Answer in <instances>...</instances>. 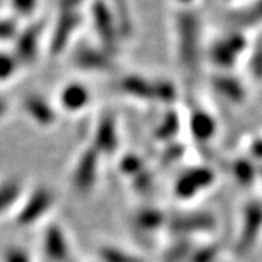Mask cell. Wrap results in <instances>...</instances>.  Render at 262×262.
I'll return each instance as SVG.
<instances>
[{
  "label": "cell",
  "instance_id": "1",
  "mask_svg": "<svg viewBox=\"0 0 262 262\" xmlns=\"http://www.w3.org/2000/svg\"><path fill=\"white\" fill-rule=\"evenodd\" d=\"M175 56L188 77H195L201 60L203 19L195 8L177 9L172 18Z\"/></svg>",
  "mask_w": 262,
  "mask_h": 262
},
{
  "label": "cell",
  "instance_id": "2",
  "mask_svg": "<svg viewBox=\"0 0 262 262\" xmlns=\"http://www.w3.org/2000/svg\"><path fill=\"white\" fill-rule=\"evenodd\" d=\"M88 16L94 28L96 44L110 54L117 57L122 39L117 28L110 2L91 0L88 5Z\"/></svg>",
  "mask_w": 262,
  "mask_h": 262
},
{
  "label": "cell",
  "instance_id": "3",
  "mask_svg": "<svg viewBox=\"0 0 262 262\" xmlns=\"http://www.w3.org/2000/svg\"><path fill=\"white\" fill-rule=\"evenodd\" d=\"M56 201V192L47 185H38L27 191L15 210V223L24 229L41 223L51 213Z\"/></svg>",
  "mask_w": 262,
  "mask_h": 262
},
{
  "label": "cell",
  "instance_id": "4",
  "mask_svg": "<svg viewBox=\"0 0 262 262\" xmlns=\"http://www.w3.org/2000/svg\"><path fill=\"white\" fill-rule=\"evenodd\" d=\"M101 160L102 156L89 144L86 146L73 163L70 173L72 188L79 196L91 195L98 184L99 172H101Z\"/></svg>",
  "mask_w": 262,
  "mask_h": 262
},
{
  "label": "cell",
  "instance_id": "5",
  "mask_svg": "<svg viewBox=\"0 0 262 262\" xmlns=\"http://www.w3.org/2000/svg\"><path fill=\"white\" fill-rule=\"evenodd\" d=\"M83 20L82 10L57 9V16L48 34V53L54 57L63 54L82 28Z\"/></svg>",
  "mask_w": 262,
  "mask_h": 262
},
{
  "label": "cell",
  "instance_id": "6",
  "mask_svg": "<svg viewBox=\"0 0 262 262\" xmlns=\"http://www.w3.org/2000/svg\"><path fill=\"white\" fill-rule=\"evenodd\" d=\"M46 34V25L39 19H32L24 28H19L12 42V53L18 58L22 67L34 66L39 56L42 38Z\"/></svg>",
  "mask_w": 262,
  "mask_h": 262
},
{
  "label": "cell",
  "instance_id": "7",
  "mask_svg": "<svg viewBox=\"0 0 262 262\" xmlns=\"http://www.w3.org/2000/svg\"><path fill=\"white\" fill-rule=\"evenodd\" d=\"M246 48H248V39L244 32L239 29H233L223 37L217 38L210 46L208 58L215 67L227 70L237 63V60L244 56Z\"/></svg>",
  "mask_w": 262,
  "mask_h": 262
},
{
  "label": "cell",
  "instance_id": "8",
  "mask_svg": "<svg viewBox=\"0 0 262 262\" xmlns=\"http://www.w3.org/2000/svg\"><path fill=\"white\" fill-rule=\"evenodd\" d=\"M72 63L86 73H111L117 67L115 56L92 42L77 44L72 51Z\"/></svg>",
  "mask_w": 262,
  "mask_h": 262
},
{
  "label": "cell",
  "instance_id": "9",
  "mask_svg": "<svg viewBox=\"0 0 262 262\" xmlns=\"http://www.w3.org/2000/svg\"><path fill=\"white\" fill-rule=\"evenodd\" d=\"M262 233V201L252 200L246 203L242 211V222L236 241V253L245 256L252 251Z\"/></svg>",
  "mask_w": 262,
  "mask_h": 262
},
{
  "label": "cell",
  "instance_id": "10",
  "mask_svg": "<svg viewBox=\"0 0 262 262\" xmlns=\"http://www.w3.org/2000/svg\"><path fill=\"white\" fill-rule=\"evenodd\" d=\"M41 252L47 262H72V241L66 229L57 222H50L41 233Z\"/></svg>",
  "mask_w": 262,
  "mask_h": 262
},
{
  "label": "cell",
  "instance_id": "11",
  "mask_svg": "<svg viewBox=\"0 0 262 262\" xmlns=\"http://www.w3.org/2000/svg\"><path fill=\"white\" fill-rule=\"evenodd\" d=\"M20 108L29 121L34 122L39 128H51L58 121V108L42 95H27L20 101Z\"/></svg>",
  "mask_w": 262,
  "mask_h": 262
},
{
  "label": "cell",
  "instance_id": "12",
  "mask_svg": "<svg viewBox=\"0 0 262 262\" xmlns=\"http://www.w3.org/2000/svg\"><path fill=\"white\" fill-rule=\"evenodd\" d=\"M92 102V92L88 84L72 80L61 86L57 95V108L66 114H80Z\"/></svg>",
  "mask_w": 262,
  "mask_h": 262
},
{
  "label": "cell",
  "instance_id": "13",
  "mask_svg": "<svg viewBox=\"0 0 262 262\" xmlns=\"http://www.w3.org/2000/svg\"><path fill=\"white\" fill-rule=\"evenodd\" d=\"M118 122L115 115L111 113L103 114L96 121V125L92 131L91 146L101 156H111L118 149Z\"/></svg>",
  "mask_w": 262,
  "mask_h": 262
},
{
  "label": "cell",
  "instance_id": "14",
  "mask_svg": "<svg viewBox=\"0 0 262 262\" xmlns=\"http://www.w3.org/2000/svg\"><path fill=\"white\" fill-rule=\"evenodd\" d=\"M214 182V173L208 168H194L182 173L175 184V194L182 200L196 196L201 191L210 188Z\"/></svg>",
  "mask_w": 262,
  "mask_h": 262
},
{
  "label": "cell",
  "instance_id": "15",
  "mask_svg": "<svg viewBox=\"0 0 262 262\" xmlns=\"http://www.w3.org/2000/svg\"><path fill=\"white\" fill-rule=\"evenodd\" d=\"M170 233L185 236V234L203 233L213 230L217 225L214 215L210 213H191V214H181L169 220L168 223Z\"/></svg>",
  "mask_w": 262,
  "mask_h": 262
},
{
  "label": "cell",
  "instance_id": "16",
  "mask_svg": "<svg viewBox=\"0 0 262 262\" xmlns=\"http://www.w3.org/2000/svg\"><path fill=\"white\" fill-rule=\"evenodd\" d=\"M120 91L122 94L134 98L137 101L151 102L155 101L153 96V80L141 75H125L120 80Z\"/></svg>",
  "mask_w": 262,
  "mask_h": 262
},
{
  "label": "cell",
  "instance_id": "17",
  "mask_svg": "<svg viewBox=\"0 0 262 262\" xmlns=\"http://www.w3.org/2000/svg\"><path fill=\"white\" fill-rule=\"evenodd\" d=\"M27 189L19 178H8L0 182V219L12 210H16Z\"/></svg>",
  "mask_w": 262,
  "mask_h": 262
},
{
  "label": "cell",
  "instance_id": "18",
  "mask_svg": "<svg viewBox=\"0 0 262 262\" xmlns=\"http://www.w3.org/2000/svg\"><path fill=\"white\" fill-rule=\"evenodd\" d=\"M211 84H213V89L217 94L226 98L230 102L241 103L244 102L245 98H246L244 84L241 83L233 76L226 75V73L215 75L211 79Z\"/></svg>",
  "mask_w": 262,
  "mask_h": 262
},
{
  "label": "cell",
  "instance_id": "19",
  "mask_svg": "<svg viewBox=\"0 0 262 262\" xmlns=\"http://www.w3.org/2000/svg\"><path fill=\"white\" fill-rule=\"evenodd\" d=\"M230 22L234 29L244 31V28L258 27L262 24V0H249L248 6L237 9L230 15Z\"/></svg>",
  "mask_w": 262,
  "mask_h": 262
},
{
  "label": "cell",
  "instance_id": "20",
  "mask_svg": "<svg viewBox=\"0 0 262 262\" xmlns=\"http://www.w3.org/2000/svg\"><path fill=\"white\" fill-rule=\"evenodd\" d=\"M166 223L168 222H166L165 213L151 207L139 210L133 217V226L140 233H153Z\"/></svg>",
  "mask_w": 262,
  "mask_h": 262
},
{
  "label": "cell",
  "instance_id": "21",
  "mask_svg": "<svg viewBox=\"0 0 262 262\" xmlns=\"http://www.w3.org/2000/svg\"><path fill=\"white\" fill-rule=\"evenodd\" d=\"M113 10L114 19L122 41L130 38L134 32V20L128 0H108Z\"/></svg>",
  "mask_w": 262,
  "mask_h": 262
},
{
  "label": "cell",
  "instance_id": "22",
  "mask_svg": "<svg viewBox=\"0 0 262 262\" xmlns=\"http://www.w3.org/2000/svg\"><path fill=\"white\" fill-rule=\"evenodd\" d=\"M189 130L194 139L201 143L211 140L215 133V121L210 114L203 110H196L189 118Z\"/></svg>",
  "mask_w": 262,
  "mask_h": 262
},
{
  "label": "cell",
  "instance_id": "23",
  "mask_svg": "<svg viewBox=\"0 0 262 262\" xmlns=\"http://www.w3.org/2000/svg\"><path fill=\"white\" fill-rule=\"evenodd\" d=\"M96 253L99 262H144L137 255L127 252L114 245H102L98 248Z\"/></svg>",
  "mask_w": 262,
  "mask_h": 262
},
{
  "label": "cell",
  "instance_id": "24",
  "mask_svg": "<svg viewBox=\"0 0 262 262\" xmlns=\"http://www.w3.org/2000/svg\"><path fill=\"white\" fill-rule=\"evenodd\" d=\"M22 66L18 61V58L12 53V50H0V83L9 82L13 79Z\"/></svg>",
  "mask_w": 262,
  "mask_h": 262
},
{
  "label": "cell",
  "instance_id": "25",
  "mask_svg": "<svg viewBox=\"0 0 262 262\" xmlns=\"http://www.w3.org/2000/svg\"><path fill=\"white\" fill-rule=\"evenodd\" d=\"M179 117L177 113L169 111L163 120L158 125V128L155 130V137L160 141H169L173 139V136H177V133L179 130Z\"/></svg>",
  "mask_w": 262,
  "mask_h": 262
},
{
  "label": "cell",
  "instance_id": "26",
  "mask_svg": "<svg viewBox=\"0 0 262 262\" xmlns=\"http://www.w3.org/2000/svg\"><path fill=\"white\" fill-rule=\"evenodd\" d=\"M9 8L12 10V16L19 20V19H27L32 20L35 19L39 0H8Z\"/></svg>",
  "mask_w": 262,
  "mask_h": 262
},
{
  "label": "cell",
  "instance_id": "27",
  "mask_svg": "<svg viewBox=\"0 0 262 262\" xmlns=\"http://www.w3.org/2000/svg\"><path fill=\"white\" fill-rule=\"evenodd\" d=\"M155 101L162 103H172L177 101V89L168 79H151Z\"/></svg>",
  "mask_w": 262,
  "mask_h": 262
},
{
  "label": "cell",
  "instance_id": "28",
  "mask_svg": "<svg viewBox=\"0 0 262 262\" xmlns=\"http://www.w3.org/2000/svg\"><path fill=\"white\" fill-rule=\"evenodd\" d=\"M118 168H120V172L125 177H137L139 173H141L144 170V162L141 159L140 156L137 155H124L121 159H120V163H118Z\"/></svg>",
  "mask_w": 262,
  "mask_h": 262
},
{
  "label": "cell",
  "instance_id": "29",
  "mask_svg": "<svg viewBox=\"0 0 262 262\" xmlns=\"http://www.w3.org/2000/svg\"><path fill=\"white\" fill-rule=\"evenodd\" d=\"M2 262H32V256L27 248L19 245H9L2 251Z\"/></svg>",
  "mask_w": 262,
  "mask_h": 262
},
{
  "label": "cell",
  "instance_id": "30",
  "mask_svg": "<svg viewBox=\"0 0 262 262\" xmlns=\"http://www.w3.org/2000/svg\"><path fill=\"white\" fill-rule=\"evenodd\" d=\"M19 28V22L13 16H0V42H13Z\"/></svg>",
  "mask_w": 262,
  "mask_h": 262
},
{
  "label": "cell",
  "instance_id": "31",
  "mask_svg": "<svg viewBox=\"0 0 262 262\" xmlns=\"http://www.w3.org/2000/svg\"><path fill=\"white\" fill-rule=\"evenodd\" d=\"M234 178L237 179L241 184L249 185L253 182V179L256 177V170L248 160H237L233 165Z\"/></svg>",
  "mask_w": 262,
  "mask_h": 262
},
{
  "label": "cell",
  "instance_id": "32",
  "mask_svg": "<svg viewBox=\"0 0 262 262\" xmlns=\"http://www.w3.org/2000/svg\"><path fill=\"white\" fill-rule=\"evenodd\" d=\"M189 253H191V244L187 239H181L179 242L169 248V251L163 258V262H179L187 258Z\"/></svg>",
  "mask_w": 262,
  "mask_h": 262
},
{
  "label": "cell",
  "instance_id": "33",
  "mask_svg": "<svg viewBox=\"0 0 262 262\" xmlns=\"http://www.w3.org/2000/svg\"><path fill=\"white\" fill-rule=\"evenodd\" d=\"M249 70L253 79L262 80V41L258 42L249 57Z\"/></svg>",
  "mask_w": 262,
  "mask_h": 262
},
{
  "label": "cell",
  "instance_id": "34",
  "mask_svg": "<svg viewBox=\"0 0 262 262\" xmlns=\"http://www.w3.org/2000/svg\"><path fill=\"white\" fill-rule=\"evenodd\" d=\"M133 185H134V189L139 192V194H144L150 191V188H153V177L150 175V172H147L146 169L139 173L137 177L133 178Z\"/></svg>",
  "mask_w": 262,
  "mask_h": 262
},
{
  "label": "cell",
  "instance_id": "35",
  "mask_svg": "<svg viewBox=\"0 0 262 262\" xmlns=\"http://www.w3.org/2000/svg\"><path fill=\"white\" fill-rule=\"evenodd\" d=\"M217 252V246H207L194 252L191 256V262H214Z\"/></svg>",
  "mask_w": 262,
  "mask_h": 262
},
{
  "label": "cell",
  "instance_id": "36",
  "mask_svg": "<svg viewBox=\"0 0 262 262\" xmlns=\"http://www.w3.org/2000/svg\"><path fill=\"white\" fill-rule=\"evenodd\" d=\"M182 151H184V149L179 144L168 146L166 150L162 153V163H172V162L178 160L182 156Z\"/></svg>",
  "mask_w": 262,
  "mask_h": 262
},
{
  "label": "cell",
  "instance_id": "37",
  "mask_svg": "<svg viewBox=\"0 0 262 262\" xmlns=\"http://www.w3.org/2000/svg\"><path fill=\"white\" fill-rule=\"evenodd\" d=\"M86 5H89V0H58L57 9L82 10V8Z\"/></svg>",
  "mask_w": 262,
  "mask_h": 262
},
{
  "label": "cell",
  "instance_id": "38",
  "mask_svg": "<svg viewBox=\"0 0 262 262\" xmlns=\"http://www.w3.org/2000/svg\"><path fill=\"white\" fill-rule=\"evenodd\" d=\"M251 153L255 159H262V139H256L251 146Z\"/></svg>",
  "mask_w": 262,
  "mask_h": 262
},
{
  "label": "cell",
  "instance_id": "39",
  "mask_svg": "<svg viewBox=\"0 0 262 262\" xmlns=\"http://www.w3.org/2000/svg\"><path fill=\"white\" fill-rule=\"evenodd\" d=\"M172 2H175L178 9H188V8H194L196 0H172Z\"/></svg>",
  "mask_w": 262,
  "mask_h": 262
},
{
  "label": "cell",
  "instance_id": "40",
  "mask_svg": "<svg viewBox=\"0 0 262 262\" xmlns=\"http://www.w3.org/2000/svg\"><path fill=\"white\" fill-rule=\"evenodd\" d=\"M8 113H9V103L5 98L0 96V120H3L8 115Z\"/></svg>",
  "mask_w": 262,
  "mask_h": 262
},
{
  "label": "cell",
  "instance_id": "41",
  "mask_svg": "<svg viewBox=\"0 0 262 262\" xmlns=\"http://www.w3.org/2000/svg\"><path fill=\"white\" fill-rule=\"evenodd\" d=\"M2 5H3V0H0V8H2Z\"/></svg>",
  "mask_w": 262,
  "mask_h": 262
}]
</instances>
